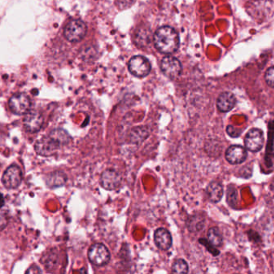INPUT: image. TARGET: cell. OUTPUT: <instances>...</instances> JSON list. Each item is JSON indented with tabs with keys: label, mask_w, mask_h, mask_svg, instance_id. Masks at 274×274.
Masks as SVG:
<instances>
[{
	"label": "cell",
	"mask_w": 274,
	"mask_h": 274,
	"mask_svg": "<svg viewBox=\"0 0 274 274\" xmlns=\"http://www.w3.org/2000/svg\"><path fill=\"white\" fill-rule=\"evenodd\" d=\"M207 196L211 202L218 203L223 197V186L219 182L213 181L208 184L206 188Z\"/></svg>",
	"instance_id": "obj_15"
},
{
	"label": "cell",
	"mask_w": 274,
	"mask_h": 274,
	"mask_svg": "<svg viewBox=\"0 0 274 274\" xmlns=\"http://www.w3.org/2000/svg\"><path fill=\"white\" fill-rule=\"evenodd\" d=\"M154 241L157 247L163 251L169 250L172 246L171 233L164 228H159L155 230Z\"/></svg>",
	"instance_id": "obj_12"
},
{
	"label": "cell",
	"mask_w": 274,
	"mask_h": 274,
	"mask_svg": "<svg viewBox=\"0 0 274 274\" xmlns=\"http://www.w3.org/2000/svg\"><path fill=\"white\" fill-rule=\"evenodd\" d=\"M25 128L29 132L36 133L41 130L43 125V118L37 112L28 113L23 121Z\"/></svg>",
	"instance_id": "obj_13"
},
{
	"label": "cell",
	"mask_w": 274,
	"mask_h": 274,
	"mask_svg": "<svg viewBox=\"0 0 274 274\" xmlns=\"http://www.w3.org/2000/svg\"><path fill=\"white\" fill-rule=\"evenodd\" d=\"M70 140V136L65 130L56 129L35 143V151L42 156H51L59 147L68 144Z\"/></svg>",
	"instance_id": "obj_1"
},
{
	"label": "cell",
	"mask_w": 274,
	"mask_h": 274,
	"mask_svg": "<svg viewBox=\"0 0 274 274\" xmlns=\"http://www.w3.org/2000/svg\"><path fill=\"white\" fill-rule=\"evenodd\" d=\"M247 155L246 149L240 145H232L225 151V159L233 165L244 163L247 159Z\"/></svg>",
	"instance_id": "obj_11"
},
{
	"label": "cell",
	"mask_w": 274,
	"mask_h": 274,
	"mask_svg": "<svg viewBox=\"0 0 274 274\" xmlns=\"http://www.w3.org/2000/svg\"><path fill=\"white\" fill-rule=\"evenodd\" d=\"M153 40L156 49L166 55L175 53L180 46L177 31L169 26L159 27L154 34Z\"/></svg>",
	"instance_id": "obj_2"
},
{
	"label": "cell",
	"mask_w": 274,
	"mask_h": 274,
	"mask_svg": "<svg viewBox=\"0 0 274 274\" xmlns=\"http://www.w3.org/2000/svg\"><path fill=\"white\" fill-rule=\"evenodd\" d=\"M226 130H227L228 134H229V136H231L232 138L238 137V135L235 132H237V130H237L236 128L233 127V126H228Z\"/></svg>",
	"instance_id": "obj_24"
},
{
	"label": "cell",
	"mask_w": 274,
	"mask_h": 274,
	"mask_svg": "<svg viewBox=\"0 0 274 274\" xmlns=\"http://www.w3.org/2000/svg\"><path fill=\"white\" fill-rule=\"evenodd\" d=\"M86 33V24L81 20L70 21L64 27V36L71 43H78Z\"/></svg>",
	"instance_id": "obj_3"
},
{
	"label": "cell",
	"mask_w": 274,
	"mask_h": 274,
	"mask_svg": "<svg viewBox=\"0 0 274 274\" xmlns=\"http://www.w3.org/2000/svg\"><path fill=\"white\" fill-rule=\"evenodd\" d=\"M149 136V131L144 126H138L133 129L130 134V142L133 143H140Z\"/></svg>",
	"instance_id": "obj_18"
},
{
	"label": "cell",
	"mask_w": 274,
	"mask_h": 274,
	"mask_svg": "<svg viewBox=\"0 0 274 274\" xmlns=\"http://www.w3.org/2000/svg\"><path fill=\"white\" fill-rule=\"evenodd\" d=\"M66 180V175L61 171H56L51 173L46 179L47 184L50 188H58L63 186L65 184Z\"/></svg>",
	"instance_id": "obj_17"
},
{
	"label": "cell",
	"mask_w": 274,
	"mask_h": 274,
	"mask_svg": "<svg viewBox=\"0 0 274 274\" xmlns=\"http://www.w3.org/2000/svg\"><path fill=\"white\" fill-rule=\"evenodd\" d=\"M274 67H270L268 70L266 71V75H265V80L268 86L270 88H274Z\"/></svg>",
	"instance_id": "obj_22"
},
{
	"label": "cell",
	"mask_w": 274,
	"mask_h": 274,
	"mask_svg": "<svg viewBox=\"0 0 274 274\" xmlns=\"http://www.w3.org/2000/svg\"><path fill=\"white\" fill-rule=\"evenodd\" d=\"M8 224V216L6 211L0 210V231L6 228Z\"/></svg>",
	"instance_id": "obj_23"
},
{
	"label": "cell",
	"mask_w": 274,
	"mask_h": 274,
	"mask_svg": "<svg viewBox=\"0 0 274 274\" xmlns=\"http://www.w3.org/2000/svg\"><path fill=\"white\" fill-rule=\"evenodd\" d=\"M237 190L233 187H229L227 192V202L229 205L234 207L237 203Z\"/></svg>",
	"instance_id": "obj_21"
},
{
	"label": "cell",
	"mask_w": 274,
	"mask_h": 274,
	"mask_svg": "<svg viewBox=\"0 0 274 274\" xmlns=\"http://www.w3.org/2000/svg\"><path fill=\"white\" fill-rule=\"evenodd\" d=\"M204 224H205L204 217L199 214L192 215L188 219L186 223L188 230L192 233L200 231L204 227Z\"/></svg>",
	"instance_id": "obj_16"
},
{
	"label": "cell",
	"mask_w": 274,
	"mask_h": 274,
	"mask_svg": "<svg viewBox=\"0 0 274 274\" xmlns=\"http://www.w3.org/2000/svg\"><path fill=\"white\" fill-rule=\"evenodd\" d=\"M88 257L95 266H102L107 264L110 260V253L103 244L96 243L89 248Z\"/></svg>",
	"instance_id": "obj_4"
},
{
	"label": "cell",
	"mask_w": 274,
	"mask_h": 274,
	"mask_svg": "<svg viewBox=\"0 0 274 274\" xmlns=\"http://www.w3.org/2000/svg\"><path fill=\"white\" fill-rule=\"evenodd\" d=\"M208 241L211 245H213L215 247H218L222 245L223 237L221 231L219 230L218 228L213 227L208 229Z\"/></svg>",
	"instance_id": "obj_19"
},
{
	"label": "cell",
	"mask_w": 274,
	"mask_h": 274,
	"mask_svg": "<svg viewBox=\"0 0 274 274\" xmlns=\"http://www.w3.org/2000/svg\"><path fill=\"white\" fill-rule=\"evenodd\" d=\"M236 97L234 95L229 92H225L219 96L217 100V107L219 111L226 113L234 108L235 106Z\"/></svg>",
	"instance_id": "obj_14"
},
{
	"label": "cell",
	"mask_w": 274,
	"mask_h": 274,
	"mask_svg": "<svg viewBox=\"0 0 274 274\" xmlns=\"http://www.w3.org/2000/svg\"><path fill=\"white\" fill-rule=\"evenodd\" d=\"M31 101L30 97L24 93H16L10 97L9 107L14 114L18 115L27 114L31 109Z\"/></svg>",
	"instance_id": "obj_6"
},
{
	"label": "cell",
	"mask_w": 274,
	"mask_h": 274,
	"mask_svg": "<svg viewBox=\"0 0 274 274\" xmlns=\"http://www.w3.org/2000/svg\"><path fill=\"white\" fill-rule=\"evenodd\" d=\"M128 68L131 74L139 78L147 76L151 70V63L142 56H133L129 61Z\"/></svg>",
	"instance_id": "obj_5"
},
{
	"label": "cell",
	"mask_w": 274,
	"mask_h": 274,
	"mask_svg": "<svg viewBox=\"0 0 274 274\" xmlns=\"http://www.w3.org/2000/svg\"><path fill=\"white\" fill-rule=\"evenodd\" d=\"M100 184L105 190L113 191L119 188L122 184V177L115 170H105L103 173L101 174Z\"/></svg>",
	"instance_id": "obj_10"
},
{
	"label": "cell",
	"mask_w": 274,
	"mask_h": 274,
	"mask_svg": "<svg viewBox=\"0 0 274 274\" xmlns=\"http://www.w3.org/2000/svg\"><path fill=\"white\" fill-rule=\"evenodd\" d=\"M161 70L168 78H177L182 72V65L180 60L173 56H166L161 61Z\"/></svg>",
	"instance_id": "obj_8"
},
{
	"label": "cell",
	"mask_w": 274,
	"mask_h": 274,
	"mask_svg": "<svg viewBox=\"0 0 274 274\" xmlns=\"http://www.w3.org/2000/svg\"><path fill=\"white\" fill-rule=\"evenodd\" d=\"M23 180V173L18 166L9 167L2 175V183L9 189H14L20 185Z\"/></svg>",
	"instance_id": "obj_9"
},
{
	"label": "cell",
	"mask_w": 274,
	"mask_h": 274,
	"mask_svg": "<svg viewBox=\"0 0 274 274\" xmlns=\"http://www.w3.org/2000/svg\"><path fill=\"white\" fill-rule=\"evenodd\" d=\"M246 148L251 152H258L264 145V135L260 129L253 128L249 130L245 137Z\"/></svg>",
	"instance_id": "obj_7"
},
{
	"label": "cell",
	"mask_w": 274,
	"mask_h": 274,
	"mask_svg": "<svg viewBox=\"0 0 274 274\" xmlns=\"http://www.w3.org/2000/svg\"><path fill=\"white\" fill-rule=\"evenodd\" d=\"M41 270H39V268H38L37 266H34V269H32V267H31V268L29 269L28 270H27V274H30V273H41Z\"/></svg>",
	"instance_id": "obj_25"
},
{
	"label": "cell",
	"mask_w": 274,
	"mask_h": 274,
	"mask_svg": "<svg viewBox=\"0 0 274 274\" xmlns=\"http://www.w3.org/2000/svg\"><path fill=\"white\" fill-rule=\"evenodd\" d=\"M4 197H3V196H2V194H0V208H1V207H2L3 206V205H4Z\"/></svg>",
	"instance_id": "obj_26"
},
{
	"label": "cell",
	"mask_w": 274,
	"mask_h": 274,
	"mask_svg": "<svg viewBox=\"0 0 274 274\" xmlns=\"http://www.w3.org/2000/svg\"><path fill=\"white\" fill-rule=\"evenodd\" d=\"M188 265L184 259L179 258L171 266V272L174 274H185L188 273Z\"/></svg>",
	"instance_id": "obj_20"
}]
</instances>
